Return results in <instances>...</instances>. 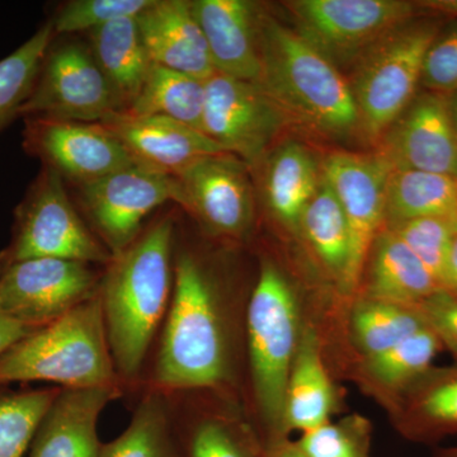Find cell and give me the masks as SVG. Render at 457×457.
<instances>
[{"instance_id":"9c48e42d","label":"cell","mask_w":457,"mask_h":457,"mask_svg":"<svg viewBox=\"0 0 457 457\" xmlns=\"http://www.w3.org/2000/svg\"><path fill=\"white\" fill-rule=\"evenodd\" d=\"M174 180V206L204 234L234 243L252 236L257 195L251 168L242 159L230 153L206 156Z\"/></svg>"},{"instance_id":"6da1fadb","label":"cell","mask_w":457,"mask_h":457,"mask_svg":"<svg viewBox=\"0 0 457 457\" xmlns=\"http://www.w3.org/2000/svg\"><path fill=\"white\" fill-rule=\"evenodd\" d=\"M239 312L218 266L189 242L179 220L173 293L146 389L212 393L230 402L237 384Z\"/></svg>"},{"instance_id":"d6986e66","label":"cell","mask_w":457,"mask_h":457,"mask_svg":"<svg viewBox=\"0 0 457 457\" xmlns=\"http://www.w3.org/2000/svg\"><path fill=\"white\" fill-rule=\"evenodd\" d=\"M216 73L262 82L261 7L249 0H192Z\"/></svg>"},{"instance_id":"f1b7e54d","label":"cell","mask_w":457,"mask_h":457,"mask_svg":"<svg viewBox=\"0 0 457 457\" xmlns=\"http://www.w3.org/2000/svg\"><path fill=\"white\" fill-rule=\"evenodd\" d=\"M299 234H303L319 263L343 290L350 266V228L341 204L323 179L303 213Z\"/></svg>"},{"instance_id":"44dd1931","label":"cell","mask_w":457,"mask_h":457,"mask_svg":"<svg viewBox=\"0 0 457 457\" xmlns=\"http://www.w3.org/2000/svg\"><path fill=\"white\" fill-rule=\"evenodd\" d=\"M251 170L273 220L299 234L303 213L321 182V170L311 150L295 141L282 144Z\"/></svg>"},{"instance_id":"ac0fdd59","label":"cell","mask_w":457,"mask_h":457,"mask_svg":"<svg viewBox=\"0 0 457 457\" xmlns=\"http://www.w3.org/2000/svg\"><path fill=\"white\" fill-rule=\"evenodd\" d=\"M123 393L122 385L62 387L36 431L29 457L101 456L99 417Z\"/></svg>"},{"instance_id":"d4e9b609","label":"cell","mask_w":457,"mask_h":457,"mask_svg":"<svg viewBox=\"0 0 457 457\" xmlns=\"http://www.w3.org/2000/svg\"><path fill=\"white\" fill-rule=\"evenodd\" d=\"M442 348L440 339L426 326L389 350L359 359L354 378L363 392L374 396L387 411L411 384L433 368V361Z\"/></svg>"},{"instance_id":"ab89813d","label":"cell","mask_w":457,"mask_h":457,"mask_svg":"<svg viewBox=\"0 0 457 457\" xmlns=\"http://www.w3.org/2000/svg\"><path fill=\"white\" fill-rule=\"evenodd\" d=\"M37 329L38 328L18 323V321L0 312V354L4 353L14 343L21 341V339L31 335L32 332Z\"/></svg>"},{"instance_id":"ffe728a7","label":"cell","mask_w":457,"mask_h":457,"mask_svg":"<svg viewBox=\"0 0 457 457\" xmlns=\"http://www.w3.org/2000/svg\"><path fill=\"white\" fill-rule=\"evenodd\" d=\"M137 23L153 64L204 82L216 73L192 0H153Z\"/></svg>"},{"instance_id":"83f0119b","label":"cell","mask_w":457,"mask_h":457,"mask_svg":"<svg viewBox=\"0 0 457 457\" xmlns=\"http://www.w3.org/2000/svg\"><path fill=\"white\" fill-rule=\"evenodd\" d=\"M427 326L418 305L360 295L348 317V335L359 359L389 350Z\"/></svg>"},{"instance_id":"7402d4cb","label":"cell","mask_w":457,"mask_h":457,"mask_svg":"<svg viewBox=\"0 0 457 457\" xmlns=\"http://www.w3.org/2000/svg\"><path fill=\"white\" fill-rule=\"evenodd\" d=\"M405 440L438 444L457 435V363L429 369L387 409Z\"/></svg>"},{"instance_id":"d6a6232c","label":"cell","mask_w":457,"mask_h":457,"mask_svg":"<svg viewBox=\"0 0 457 457\" xmlns=\"http://www.w3.org/2000/svg\"><path fill=\"white\" fill-rule=\"evenodd\" d=\"M54 38V27L47 20L29 40L0 60V135L20 119L21 107L31 93Z\"/></svg>"},{"instance_id":"5bb4252c","label":"cell","mask_w":457,"mask_h":457,"mask_svg":"<svg viewBox=\"0 0 457 457\" xmlns=\"http://www.w3.org/2000/svg\"><path fill=\"white\" fill-rule=\"evenodd\" d=\"M392 164L381 154L336 152L321 165V179L341 204L351 237L343 293L359 290L371 246L385 227L386 186Z\"/></svg>"},{"instance_id":"60d3db41","label":"cell","mask_w":457,"mask_h":457,"mask_svg":"<svg viewBox=\"0 0 457 457\" xmlns=\"http://www.w3.org/2000/svg\"><path fill=\"white\" fill-rule=\"evenodd\" d=\"M262 457H308L290 438L270 441L262 444Z\"/></svg>"},{"instance_id":"1f68e13d","label":"cell","mask_w":457,"mask_h":457,"mask_svg":"<svg viewBox=\"0 0 457 457\" xmlns=\"http://www.w3.org/2000/svg\"><path fill=\"white\" fill-rule=\"evenodd\" d=\"M204 80L153 64L137 101L126 113L167 117L203 131Z\"/></svg>"},{"instance_id":"52a82bcc","label":"cell","mask_w":457,"mask_h":457,"mask_svg":"<svg viewBox=\"0 0 457 457\" xmlns=\"http://www.w3.org/2000/svg\"><path fill=\"white\" fill-rule=\"evenodd\" d=\"M437 35L436 23H407L360 60L351 87L361 129L372 139L383 137L413 101L427 53Z\"/></svg>"},{"instance_id":"7c38bea8","label":"cell","mask_w":457,"mask_h":457,"mask_svg":"<svg viewBox=\"0 0 457 457\" xmlns=\"http://www.w3.org/2000/svg\"><path fill=\"white\" fill-rule=\"evenodd\" d=\"M104 267L60 258L18 262L0 270V312L33 328L64 317L98 293Z\"/></svg>"},{"instance_id":"9a60e30c","label":"cell","mask_w":457,"mask_h":457,"mask_svg":"<svg viewBox=\"0 0 457 457\" xmlns=\"http://www.w3.org/2000/svg\"><path fill=\"white\" fill-rule=\"evenodd\" d=\"M22 121L23 152L55 170L68 187L86 185L137 164L101 122L47 117H27Z\"/></svg>"},{"instance_id":"ba28073f","label":"cell","mask_w":457,"mask_h":457,"mask_svg":"<svg viewBox=\"0 0 457 457\" xmlns=\"http://www.w3.org/2000/svg\"><path fill=\"white\" fill-rule=\"evenodd\" d=\"M287 8L294 31L338 69L407 25L414 11L399 0H296Z\"/></svg>"},{"instance_id":"484cf974","label":"cell","mask_w":457,"mask_h":457,"mask_svg":"<svg viewBox=\"0 0 457 457\" xmlns=\"http://www.w3.org/2000/svg\"><path fill=\"white\" fill-rule=\"evenodd\" d=\"M368 279L361 295L386 302L418 305L440 290L425 264L390 228L376 237L370 251Z\"/></svg>"},{"instance_id":"cb8c5ba5","label":"cell","mask_w":457,"mask_h":457,"mask_svg":"<svg viewBox=\"0 0 457 457\" xmlns=\"http://www.w3.org/2000/svg\"><path fill=\"white\" fill-rule=\"evenodd\" d=\"M88 45L93 56L106 78L117 111L130 110L152 69L137 18H123L93 29Z\"/></svg>"},{"instance_id":"4fadbf2b","label":"cell","mask_w":457,"mask_h":457,"mask_svg":"<svg viewBox=\"0 0 457 457\" xmlns=\"http://www.w3.org/2000/svg\"><path fill=\"white\" fill-rule=\"evenodd\" d=\"M203 132L254 168L275 146L288 117L260 84L215 73L204 82Z\"/></svg>"},{"instance_id":"8fae6325","label":"cell","mask_w":457,"mask_h":457,"mask_svg":"<svg viewBox=\"0 0 457 457\" xmlns=\"http://www.w3.org/2000/svg\"><path fill=\"white\" fill-rule=\"evenodd\" d=\"M119 112L106 78L88 44L54 38L45 54L20 119L47 117L78 122H104Z\"/></svg>"},{"instance_id":"8992f818","label":"cell","mask_w":457,"mask_h":457,"mask_svg":"<svg viewBox=\"0 0 457 457\" xmlns=\"http://www.w3.org/2000/svg\"><path fill=\"white\" fill-rule=\"evenodd\" d=\"M36 258L99 267H106L113 258L84 220L64 179L45 165L14 207L11 237L0 251V270Z\"/></svg>"},{"instance_id":"277c9868","label":"cell","mask_w":457,"mask_h":457,"mask_svg":"<svg viewBox=\"0 0 457 457\" xmlns=\"http://www.w3.org/2000/svg\"><path fill=\"white\" fill-rule=\"evenodd\" d=\"M305 323L299 296L276 262L262 257L245 311V345L261 442L281 440L288 375Z\"/></svg>"},{"instance_id":"4dcf8cb0","label":"cell","mask_w":457,"mask_h":457,"mask_svg":"<svg viewBox=\"0 0 457 457\" xmlns=\"http://www.w3.org/2000/svg\"><path fill=\"white\" fill-rule=\"evenodd\" d=\"M183 429L185 457H262L260 436L233 407L197 408Z\"/></svg>"},{"instance_id":"b9f144b4","label":"cell","mask_w":457,"mask_h":457,"mask_svg":"<svg viewBox=\"0 0 457 457\" xmlns=\"http://www.w3.org/2000/svg\"><path fill=\"white\" fill-rule=\"evenodd\" d=\"M441 286L445 290L457 293V234L453 237V245H451L449 258H447L446 267H445Z\"/></svg>"},{"instance_id":"ee69618b","label":"cell","mask_w":457,"mask_h":457,"mask_svg":"<svg viewBox=\"0 0 457 457\" xmlns=\"http://www.w3.org/2000/svg\"><path fill=\"white\" fill-rule=\"evenodd\" d=\"M433 457H457V446L442 447V449L436 450Z\"/></svg>"},{"instance_id":"603a6c76","label":"cell","mask_w":457,"mask_h":457,"mask_svg":"<svg viewBox=\"0 0 457 457\" xmlns=\"http://www.w3.org/2000/svg\"><path fill=\"white\" fill-rule=\"evenodd\" d=\"M338 408L337 390L324 362L320 333L305 324L285 393L284 431L306 433L329 422Z\"/></svg>"},{"instance_id":"4316f807","label":"cell","mask_w":457,"mask_h":457,"mask_svg":"<svg viewBox=\"0 0 457 457\" xmlns=\"http://www.w3.org/2000/svg\"><path fill=\"white\" fill-rule=\"evenodd\" d=\"M423 218L446 219L457 224V180L393 167L386 186L385 227Z\"/></svg>"},{"instance_id":"f546056e","label":"cell","mask_w":457,"mask_h":457,"mask_svg":"<svg viewBox=\"0 0 457 457\" xmlns=\"http://www.w3.org/2000/svg\"><path fill=\"white\" fill-rule=\"evenodd\" d=\"M99 457H182L170 396L146 389L125 431L102 445Z\"/></svg>"},{"instance_id":"7a4b0ae2","label":"cell","mask_w":457,"mask_h":457,"mask_svg":"<svg viewBox=\"0 0 457 457\" xmlns=\"http://www.w3.org/2000/svg\"><path fill=\"white\" fill-rule=\"evenodd\" d=\"M179 212L174 206L156 213L140 236L104 267L98 296L114 368L125 386L141 383L150 348L170 309Z\"/></svg>"},{"instance_id":"5b68a950","label":"cell","mask_w":457,"mask_h":457,"mask_svg":"<svg viewBox=\"0 0 457 457\" xmlns=\"http://www.w3.org/2000/svg\"><path fill=\"white\" fill-rule=\"evenodd\" d=\"M36 381L68 389L125 386L114 368L98 293L0 354V387Z\"/></svg>"},{"instance_id":"7bdbcfd3","label":"cell","mask_w":457,"mask_h":457,"mask_svg":"<svg viewBox=\"0 0 457 457\" xmlns=\"http://www.w3.org/2000/svg\"><path fill=\"white\" fill-rule=\"evenodd\" d=\"M447 101H449L451 120H453V128H455L457 134V90L456 92L451 93V95L447 96Z\"/></svg>"},{"instance_id":"e575fe53","label":"cell","mask_w":457,"mask_h":457,"mask_svg":"<svg viewBox=\"0 0 457 457\" xmlns=\"http://www.w3.org/2000/svg\"><path fill=\"white\" fill-rule=\"evenodd\" d=\"M371 433L365 417L352 414L303 433L296 444L308 457H371Z\"/></svg>"},{"instance_id":"8d00e7d4","label":"cell","mask_w":457,"mask_h":457,"mask_svg":"<svg viewBox=\"0 0 457 457\" xmlns=\"http://www.w3.org/2000/svg\"><path fill=\"white\" fill-rule=\"evenodd\" d=\"M385 228H390L408 245L441 285L451 245L457 234L456 222L440 218H423Z\"/></svg>"},{"instance_id":"f35d334b","label":"cell","mask_w":457,"mask_h":457,"mask_svg":"<svg viewBox=\"0 0 457 457\" xmlns=\"http://www.w3.org/2000/svg\"><path fill=\"white\" fill-rule=\"evenodd\" d=\"M427 326L440 339L442 347L447 348L457 359V293L436 291L418 303Z\"/></svg>"},{"instance_id":"30bf717a","label":"cell","mask_w":457,"mask_h":457,"mask_svg":"<svg viewBox=\"0 0 457 457\" xmlns=\"http://www.w3.org/2000/svg\"><path fill=\"white\" fill-rule=\"evenodd\" d=\"M71 188L84 220L114 257L140 236L153 212L173 204L176 180L134 164Z\"/></svg>"},{"instance_id":"d590c367","label":"cell","mask_w":457,"mask_h":457,"mask_svg":"<svg viewBox=\"0 0 457 457\" xmlns=\"http://www.w3.org/2000/svg\"><path fill=\"white\" fill-rule=\"evenodd\" d=\"M153 0H69L49 18L55 37L89 33L123 18H137Z\"/></svg>"},{"instance_id":"2e32d148","label":"cell","mask_w":457,"mask_h":457,"mask_svg":"<svg viewBox=\"0 0 457 457\" xmlns=\"http://www.w3.org/2000/svg\"><path fill=\"white\" fill-rule=\"evenodd\" d=\"M380 154L394 168L457 180V134L447 96L428 92L414 97L387 130Z\"/></svg>"},{"instance_id":"836d02e7","label":"cell","mask_w":457,"mask_h":457,"mask_svg":"<svg viewBox=\"0 0 457 457\" xmlns=\"http://www.w3.org/2000/svg\"><path fill=\"white\" fill-rule=\"evenodd\" d=\"M62 387H0V457H25L42 418Z\"/></svg>"},{"instance_id":"e0dca14e","label":"cell","mask_w":457,"mask_h":457,"mask_svg":"<svg viewBox=\"0 0 457 457\" xmlns=\"http://www.w3.org/2000/svg\"><path fill=\"white\" fill-rule=\"evenodd\" d=\"M101 123L135 163L165 176L179 177L201 159L227 153L203 131L167 117L120 112Z\"/></svg>"},{"instance_id":"3957f363","label":"cell","mask_w":457,"mask_h":457,"mask_svg":"<svg viewBox=\"0 0 457 457\" xmlns=\"http://www.w3.org/2000/svg\"><path fill=\"white\" fill-rule=\"evenodd\" d=\"M258 29L261 87L288 119L335 139L362 130L353 90L335 64L262 8Z\"/></svg>"},{"instance_id":"74e56055","label":"cell","mask_w":457,"mask_h":457,"mask_svg":"<svg viewBox=\"0 0 457 457\" xmlns=\"http://www.w3.org/2000/svg\"><path fill=\"white\" fill-rule=\"evenodd\" d=\"M429 92L449 96L457 90V27L436 38L427 53L422 79Z\"/></svg>"}]
</instances>
